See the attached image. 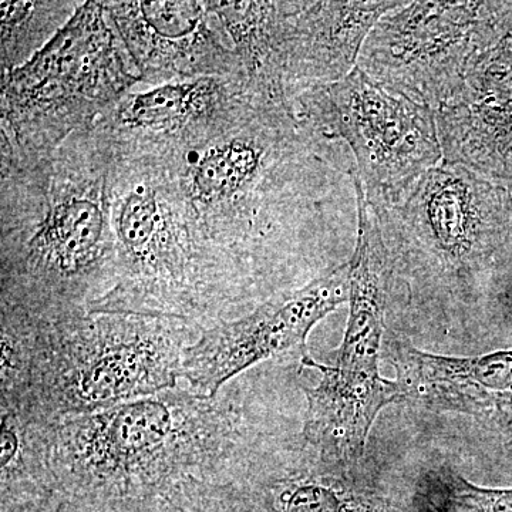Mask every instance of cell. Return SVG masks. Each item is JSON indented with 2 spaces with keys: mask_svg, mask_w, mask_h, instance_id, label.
I'll return each mask as SVG.
<instances>
[{
  "mask_svg": "<svg viewBox=\"0 0 512 512\" xmlns=\"http://www.w3.org/2000/svg\"><path fill=\"white\" fill-rule=\"evenodd\" d=\"M212 6L241 62L245 90L256 99L289 104L284 86L286 2L212 0Z\"/></svg>",
  "mask_w": 512,
  "mask_h": 512,
  "instance_id": "obj_16",
  "label": "cell"
},
{
  "mask_svg": "<svg viewBox=\"0 0 512 512\" xmlns=\"http://www.w3.org/2000/svg\"><path fill=\"white\" fill-rule=\"evenodd\" d=\"M167 500L180 512H235L220 485L208 481H185Z\"/></svg>",
  "mask_w": 512,
  "mask_h": 512,
  "instance_id": "obj_20",
  "label": "cell"
},
{
  "mask_svg": "<svg viewBox=\"0 0 512 512\" xmlns=\"http://www.w3.org/2000/svg\"><path fill=\"white\" fill-rule=\"evenodd\" d=\"M512 195V184H508ZM498 301L503 303V306L507 311L512 313V264L508 269V274L505 276L504 284L501 286L500 293L497 295Z\"/></svg>",
  "mask_w": 512,
  "mask_h": 512,
  "instance_id": "obj_21",
  "label": "cell"
},
{
  "mask_svg": "<svg viewBox=\"0 0 512 512\" xmlns=\"http://www.w3.org/2000/svg\"><path fill=\"white\" fill-rule=\"evenodd\" d=\"M28 512H180L167 498H104L69 497L57 494L47 503Z\"/></svg>",
  "mask_w": 512,
  "mask_h": 512,
  "instance_id": "obj_19",
  "label": "cell"
},
{
  "mask_svg": "<svg viewBox=\"0 0 512 512\" xmlns=\"http://www.w3.org/2000/svg\"><path fill=\"white\" fill-rule=\"evenodd\" d=\"M0 148L42 153L96 126L141 76L103 2H80L39 53L0 79Z\"/></svg>",
  "mask_w": 512,
  "mask_h": 512,
  "instance_id": "obj_6",
  "label": "cell"
},
{
  "mask_svg": "<svg viewBox=\"0 0 512 512\" xmlns=\"http://www.w3.org/2000/svg\"><path fill=\"white\" fill-rule=\"evenodd\" d=\"M439 512H512V488H483L463 477L447 476L436 500Z\"/></svg>",
  "mask_w": 512,
  "mask_h": 512,
  "instance_id": "obj_18",
  "label": "cell"
},
{
  "mask_svg": "<svg viewBox=\"0 0 512 512\" xmlns=\"http://www.w3.org/2000/svg\"><path fill=\"white\" fill-rule=\"evenodd\" d=\"M406 2H288L284 29V86L289 104L299 94L345 79L379 19Z\"/></svg>",
  "mask_w": 512,
  "mask_h": 512,
  "instance_id": "obj_14",
  "label": "cell"
},
{
  "mask_svg": "<svg viewBox=\"0 0 512 512\" xmlns=\"http://www.w3.org/2000/svg\"><path fill=\"white\" fill-rule=\"evenodd\" d=\"M113 148L96 127L42 153L0 148V306L92 313L113 289Z\"/></svg>",
  "mask_w": 512,
  "mask_h": 512,
  "instance_id": "obj_2",
  "label": "cell"
},
{
  "mask_svg": "<svg viewBox=\"0 0 512 512\" xmlns=\"http://www.w3.org/2000/svg\"><path fill=\"white\" fill-rule=\"evenodd\" d=\"M393 276L414 299L467 305L488 286L497 293L512 259V195L461 165L441 161L399 204L376 208Z\"/></svg>",
  "mask_w": 512,
  "mask_h": 512,
  "instance_id": "obj_5",
  "label": "cell"
},
{
  "mask_svg": "<svg viewBox=\"0 0 512 512\" xmlns=\"http://www.w3.org/2000/svg\"><path fill=\"white\" fill-rule=\"evenodd\" d=\"M291 107L313 134L349 147L373 207L399 204L443 161L436 111L387 89L359 66L339 82L299 94Z\"/></svg>",
  "mask_w": 512,
  "mask_h": 512,
  "instance_id": "obj_7",
  "label": "cell"
},
{
  "mask_svg": "<svg viewBox=\"0 0 512 512\" xmlns=\"http://www.w3.org/2000/svg\"><path fill=\"white\" fill-rule=\"evenodd\" d=\"M443 161L512 184V32L481 53L460 94L436 111Z\"/></svg>",
  "mask_w": 512,
  "mask_h": 512,
  "instance_id": "obj_12",
  "label": "cell"
},
{
  "mask_svg": "<svg viewBox=\"0 0 512 512\" xmlns=\"http://www.w3.org/2000/svg\"><path fill=\"white\" fill-rule=\"evenodd\" d=\"M204 330L137 313L45 319L0 306V407L52 423L175 389Z\"/></svg>",
  "mask_w": 512,
  "mask_h": 512,
  "instance_id": "obj_4",
  "label": "cell"
},
{
  "mask_svg": "<svg viewBox=\"0 0 512 512\" xmlns=\"http://www.w3.org/2000/svg\"><path fill=\"white\" fill-rule=\"evenodd\" d=\"M400 402L468 414L512 434V349L473 357L433 355L406 342L392 350Z\"/></svg>",
  "mask_w": 512,
  "mask_h": 512,
  "instance_id": "obj_13",
  "label": "cell"
},
{
  "mask_svg": "<svg viewBox=\"0 0 512 512\" xmlns=\"http://www.w3.org/2000/svg\"><path fill=\"white\" fill-rule=\"evenodd\" d=\"M147 87L238 77L242 67L212 2H103Z\"/></svg>",
  "mask_w": 512,
  "mask_h": 512,
  "instance_id": "obj_11",
  "label": "cell"
},
{
  "mask_svg": "<svg viewBox=\"0 0 512 512\" xmlns=\"http://www.w3.org/2000/svg\"><path fill=\"white\" fill-rule=\"evenodd\" d=\"M30 421L47 487L69 497L167 498L185 481L217 483L256 441L231 397L180 387L83 416Z\"/></svg>",
  "mask_w": 512,
  "mask_h": 512,
  "instance_id": "obj_3",
  "label": "cell"
},
{
  "mask_svg": "<svg viewBox=\"0 0 512 512\" xmlns=\"http://www.w3.org/2000/svg\"><path fill=\"white\" fill-rule=\"evenodd\" d=\"M245 93L238 77L175 80L128 93L94 127L117 140L180 136L214 119Z\"/></svg>",
  "mask_w": 512,
  "mask_h": 512,
  "instance_id": "obj_15",
  "label": "cell"
},
{
  "mask_svg": "<svg viewBox=\"0 0 512 512\" xmlns=\"http://www.w3.org/2000/svg\"><path fill=\"white\" fill-rule=\"evenodd\" d=\"M79 2H2L0 72L22 66L73 18Z\"/></svg>",
  "mask_w": 512,
  "mask_h": 512,
  "instance_id": "obj_17",
  "label": "cell"
},
{
  "mask_svg": "<svg viewBox=\"0 0 512 512\" xmlns=\"http://www.w3.org/2000/svg\"><path fill=\"white\" fill-rule=\"evenodd\" d=\"M512 32V2H406L382 16L357 66L434 111L456 99L481 53Z\"/></svg>",
  "mask_w": 512,
  "mask_h": 512,
  "instance_id": "obj_8",
  "label": "cell"
},
{
  "mask_svg": "<svg viewBox=\"0 0 512 512\" xmlns=\"http://www.w3.org/2000/svg\"><path fill=\"white\" fill-rule=\"evenodd\" d=\"M390 281L382 266L363 262L350 272V315L335 366L306 356L303 367L318 370L319 383L305 389L308 409L303 439L328 463L357 461L377 414L400 402L394 380L380 375L384 320Z\"/></svg>",
  "mask_w": 512,
  "mask_h": 512,
  "instance_id": "obj_9",
  "label": "cell"
},
{
  "mask_svg": "<svg viewBox=\"0 0 512 512\" xmlns=\"http://www.w3.org/2000/svg\"><path fill=\"white\" fill-rule=\"evenodd\" d=\"M113 140L146 161L252 311L332 271L329 255L356 245L355 165L288 104L245 93L180 136Z\"/></svg>",
  "mask_w": 512,
  "mask_h": 512,
  "instance_id": "obj_1",
  "label": "cell"
},
{
  "mask_svg": "<svg viewBox=\"0 0 512 512\" xmlns=\"http://www.w3.org/2000/svg\"><path fill=\"white\" fill-rule=\"evenodd\" d=\"M350 266H336L308 285L279 293L241 318L212 326L185 350L181 379L191 392L217 397L248 369L279 357H306L309 333L349 302Z\"/></svg>",
  "mask_w": 512,
  "mask_h": 512,
  "instance_id": "obj_10",
  "label": "cell"
}]
</instances>
